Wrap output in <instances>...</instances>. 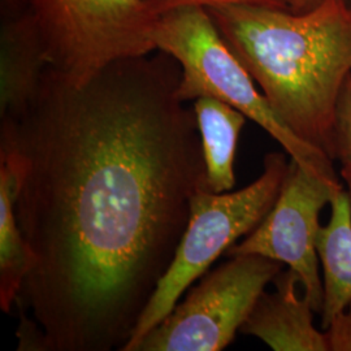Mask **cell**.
<instances>
[{
    "instance_id": "1",
    "label": "cell",
    "mask_w": 351,
    "mask_h": 351,
    "mask_svg": "<svg viewBox=\"0 0 351 351\" xmlns=\"http://www.w3.org/2000/svg\"><path fill=\"white\" fill-rule=\"evenodd\" d=\"M180 80L163 51L81 85L46 68L25 110L0 117V163L32 252L16 304L45 351H123L175 258L206 189Z\"/></svg>"
},
{
    "instance_id": "2",
    "label": "cell",
    "mask_w": 351,
    "mask_h": 351,
    "mask_svg": "<svg viewBox=\"0 0 351 351\" xmlns=\"http://www.w3.org/2000/svg\"><path fill=\"white\" fill-rule=\"evenodd\" d=\"M206 11L278 119L333 160L335 113L351 75V4L322 0L304 12L249 5Z\"/></svg>"
},
{
    "instance_id": "3",
    "label": "cell",
    "mask_w": 351,
    "mask_h": 351,
    "mask_svg": "<svg viewBox=\"0 0 351 351\" xmlns=\"http://www.w3.org/2000/svg\"><path fill=\"white\" fill-rule=\"evenodd\" d=\"M155 42L158 51L172 56L181 68L177 88L181 101L213 97L224 101L264 129L304 169L328 182L342 184L326 152L302 141L278 119L206 10L193 7L164 13Z\"/></svg>"
},
{
    "instance_id": "4",
    "label": "cell",
    "mask_w": 351,
    "mask_h": 351,
    "mask_svg": "<svg viewBox=\"0 0 351 351\" xmlns=\"http://www.w3.org/2000/svg\"><path fill=\"white\" fill-rule=\"evenodd\" d=\"M27 13L47 68L81 85L110 64L152 53L159 17L142 0H3Z\"/></svg>"
},
{
    "instance_id": "5",
    "label": "cell",
    "mask_w": 351,
    "mask_h": 351,
    "mask_svg": "<svg viewBox=\"0 0 351 351\" xmlns=\"http://www.w3.org/2000/svg\"><path fill=\"white\" fill-rule=\"evenodd\" d=\"M289 163L285 154L269 152L263 173L249 186L226 193L202 189L193 195L188 226L175 258L123 351L137 350L141 339L175 308L219 256L261 224L276 202Z\"/></svg>"
},
{
    "instance_id": "6",
    "label": "cell",
    "mask_w": 351,
    "mask_h": 351,
    "mask_svg": "<svg viewBox=\"0 0 351 351\" xmlns=\"http://www.w3.org/2000/svg\"><path fill=\"white\" fill-rule=\"evenodd\" d=\"M282 269L284 264L261 255L230 256L190 287L185 300L141 339L136 351L224 350Z\"/></svg>"
},
{
    "instance_id": "7",
    "label": "cell",
    "mask_w": 351,
    "mask_h": 351,
    "mask_svg": "<svg viewBox=\"0 0 351 351\" xmlns=\"http://www.w3.org/2000/svg\"><path fill=\"white\" fill-rule=\"evenodd\" d=\"M343 186V182L332 184L308 172L290 158L274 207L259 226L226 251V256L261 255L288 265L300 277L302 291L316 314H322L324 289L317 252L319 217Z\"/></svg>"
},
{
    "instance_id": "8",
    "label": "cell",
    "mask_w": 351,
    "mask_h": 351,
    "mask_svg": "<svg viewBox=\"0 0 351 351\" xmlns=\"http://www.w3.org/2000/svg\"><path fill=\"white\" fill-rule=\"evenodd\" d=\"M276 289L259 297L241 333L263 341L275 351H328L326 333L315 326L316 311L288 268L274 280Z\"/></svg>"
},
{
    "instance_id": "9",
    "label": "cell",
    "mask_w": 351,
    "mask_h": 351,
    "mask_svg": "<svg viewBox=\"0 0 351 351\" xmlns=\"http://www.w3.org/2000/svg\"><path fill=\"white\" fill-rule=\"evenodd\" d=\"M3 17L0 33V117L17 116L37 94L47 68L37 29L27 13Z\"/></svg>"
},
{
    "instance_id": "10",
    "label": "cell",
    "mask_w": 351,
    "mask_h": 351,
    "mask_svg": "<svg viewBox=\"0 0 351 351\" xmlns=\"http://www.w3.org/2000/svg\"><path fill=\"white\" fill-rule=\"evenodd\" d=\"M193 110L206 163V189L213 193L230 191L236 185L234 163L239 134L247 117L213 97L195 99Z\"/></svg>"
},
{
    "instance_id": "11",
    "label": "cell",
    "mask_w": 351,
    "mask_h": 351,
    "mask_svg": "<svg viewBox=\"0 0 351 351\" xmlns=\"http://www.w3.org/2000/svg\"><path fill=\"white\" fill-rule=\"evenodd\" d=\"M329 206V220L317 239L324 289L323 329L351 302V211L346 189L339 190Z\"/></svg>"
},
{
    "instance_id": "12",
    "label": "cell",
    "mask_w": 351,
    "mask_h": 351,
    "mask_svg": "<svg viewBox=\"0 0 351 351\" xmlns=\"http://www.w3.org/2000/svg\"><path fill=\"white\" fill-rule=\"evenodd\" d=\"M32 252L17 223L11 171L0 163V307L10 313L24 287Z\"/></svg>"
},
{
    "instance_id": "13",
    "label": "cell",
    "mask_w": 351,
    "mask_h": 351,
    "mask_svg": "<svg viewBox=\"0 0 351 351\" xmlns=\"http://www.w3.org/2000/svg\"><path fill=\"white\" fill-rule=\"evenodd\" d=\"M332 158L341 167H351V75L341 90L336 107Z\"/></svg>"
},
{
    "instance_id": "14",
    "label": "cell",
    "mask_w": 351,
    "mask_h": 351,
    "mask_svg": "<svg viewBox=\"0 0 351 351\" xmlns=\"http://www.w3.org/2000/svg\"><path fill=\"white\" fill-rule=\"evenodd\" d=\"M158 16L181 8H216L230 5L265 7L278 10H291L295 0H142Z\"/></svg>"
},
{
    "instance_id": "15",
    "label": "cell",
    "mask_w": 351,
    "mask_h": 351,
    "mask_svg": "<svg viewBox=\"0 0 351 351\" xmlns=\"http://www.w3.org/2000/svg\"><path fill=\"white\" fill-rule=\"evenodd\" d=\"M323 330L328 351H351V302Z\"/></svg>"
},
{
    "instance_id": "16",
    "label": "cell",
    "mask_w": 351,
    "mask_h": 351,
    "mask_svg": "<svg viewBox=\"0 0 351 351\" xmlns=\"http://www.w3.org/2000/svg\"><path fill=\"white\" fill-rule=\"evenodd\" d=\"M320 1L322 0H295L291 11H294V12L310 11V10H313L314 7H316Z\"/></svg>"
},
{
    "instance_id": "17",
    "label": "cell",
    "mask_w": 351,
    "mask_h": 351,
    "mask_svg": "<svg viewBox=\"0 0 351 351\" xmlns=\"http://www.w3.org/2000/svg\"><path fill=\"white\" fill-rule=\"evenodd\" d=\"M339 176H341V181L343 182L346 193H348V197H349L351 211V167H341Z\"/></svg>"
},
{
    "instance_id": "18",
    "label": "cell",
    "mask_w": 351,
    "mask_h": 351,
    "mask_svg": "<svg viewBox=\"0 0 351 351\" xmlns=\"http://www.w3.org/2000/svg\"><path fill=\"white\" fill-rule=\"evenodd\" d=\"M346 1H348V3H349V4H351V0H346Z\"/></svg>"
}]
</instances>
